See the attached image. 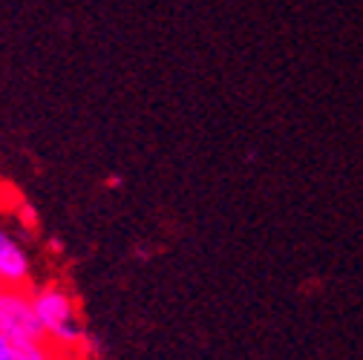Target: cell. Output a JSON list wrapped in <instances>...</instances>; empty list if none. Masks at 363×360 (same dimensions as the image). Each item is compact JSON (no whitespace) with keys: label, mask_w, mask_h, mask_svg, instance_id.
I'll use <instances>...</instances> for the list:
<instances>
[{"label":"cell","mask_w":363,"mask_h":360,"mask_svg":"<svg viewBox=\"0 0 363 360\" xmlns=\"http://www.w3.org/2000/svg\"><path fill=\"white\" fill-rule=\"evenodd\" d=\"M50 351L52 349L47 343H21L0 337V360H47Z\"/></svg>","instance_id":"cell-4"},{"label":"cell","mask_w":363,"mask_h":360,"mask_svg":"<svg viewBox=\"0 0 363 360\" xmlns=\"http://www.w3.org/2000/svg\"><path fill=\"white\" fill-rule=\"evenodd\" d=\"M0 337L21 343H47L38 323L32 291L26 286H0Z\"/></svg>","instance_id":"cell-2"},{"label":"cell","mask_w":363,"mask_h":360,"mask_svg":"<svg viewBox=\"0 0 363 360\" xmlns=\"http://www.w3.org/2000/svg\"><path fill=\"white\" fill-rule=\"evenodd\" d=\"M32 257L29 251L0 225V286H29Z\"/></svg>","instance_id":"cell-3"},{"label":"cell","mask_w":363,"mask_h":360,"mask_svg":"<svg viewBox=\"0 0 363 360\" xmlns=\"http://www.w3.org/2000/svg\"><path fill=\"white\" fill-rule=\"evenodd\" d=\"M47 360H84L78 349H52Z\"/></svg>","instance_id":"cell-5"},{"label":"cell","mask_w":363,"mask_h":360,"mask_svg":"<svg viewBox=\"0 0 363 360\" xmlns=\"http://www.w3.org/2000/svg\"><path fill=\"white\" fill-rule=\"evenodd\" d=\"M35 300V311H38V323L43 332L50 349H78L84 346V323L78 314V303L75 297L58 286V283H47L32 291Z\"/></svg>","instance_id":"cell-1"}]
</instances>
